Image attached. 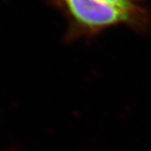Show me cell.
Wrapping results in <instances>:
<instances>
[{
    "instance_id": "6da1fadb",
    "label": "cell",
    "mask_w": 151,
    "mask_h": 151,
    "mask_svg": "<svg viewBox=\"0 0 151 151\" xmlns=\"http://www.w3.org/2000/svg\"><path fill=\"white\" fill-rule=\"evenodd\" d=\"M64 2L76 22L91 30L130 23L135 15L104 0H64Z\"/></svg>"
},
{
    "instance_id": "7a4b0ae2",
    "label": "cell",
    "mask_w": 151,
    "mask_h": 151,
    "mask_svg": "<svg viewBox=\"0 0 151 151\" xmlns=\"http://www.w3.org/2000/svg\"><path fill=\"white\" fill-rule=\"evenodd\" d=\"M104 1L121 9H124L126 11L134 14L137 13V6L135 4L136 0H104Z\"/></svg>"
}]
</instances>
